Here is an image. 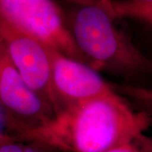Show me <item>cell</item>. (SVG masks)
I'll return each mask as SVG.
<instances>
[{
    "instance_id": "6da1fadb",
    "label": "cell",
    "mask_w": 152,
    "mask_h": 152,
    "mask_svg": "<svg viewBox=\"0 0 152 152\" xmlns=\"http://www.w3.org/2000/svg\"><path fill=\"white\" fill-rule=\"evenodd\" d=\"M151 124L148 114L134 111L113 91L64 107L43 122L16 133L22 140L63 152H104L140 144Z\"/></svg>"
},
{
    "instance_id": "7a4b0ae2",
    "label": "cell",
    "mask_w": 152,
    "mask_h": 152,
    "mask_svg": "<svg viewBox=\"0 0 152 152\" xmlns=\"http://www.w3.org/2000/svg\"><path fill=\"white\" fill-rule=\"evenodd\" d=\"M70 28L87 64L99 73L135 75L152 71L151 61L118 28L99 1L81 3Z\"/></svg>"
},
{
    "instance_id": "3957f363",
    "label": "cell",
    "mask_w": 152,
    "mask_h": 152,
    "mask_svg": "<svg viewBox=\"0 0 152 152\" xmlns=\"http://www.w3.org/2000/svg\"><path fill=\"white\" fill-rule=\"evenodd\" d=\"M0 18L50 51L87 64L58 4L51 0H0Z\"/></svg>"
},
{
    "instance_id": "277c9868",
    "label": "cell",
    "mask_w": 152,
    "mask_h": 152,
    "mask_svg": "<svg viewBox=\"0 0 152 152\" xmlns=\"http://www.w3.org/2000/svg\"><path fill=\"white\" fill-rule=\"evenodd\" d=\"M0 41L23 80L57 111L51 84L48 49L0 18Z\"/></svg>"
},
{
    "instance_id": "5b68a950",
    "label": "cell",
    "mask_w": 152,
    "mask_h": 152,
    "mask_svg": "<svg viewBox=\"0 0 152 152\" xmlns=\"http://www.w3.org/2000/svg\"><path fill=\"white\" fill-rule=\"evenodd\" d=\"M48 51L51 84L57 111L71 104L102 96L114 91L113 84L107 81L89 64L59 53Z\"/></svg>"
},
{
    "instance_id": "8992f818",
    "label": "cell",
    "mask_w": 152,
    "mask_h": 152,
    "mask_svg": "<svg viewBox=\"0 0 152 152\" xmlns=\"http://www.w3.org/2000/svg\"><path fill=\"white\" fill-rule=\"evenodd\" d=\"M0 108L7 115L8 126L15 132L40 124L54 113L23 80L5 50L0 64Z\"/></svg>"
},
{
    "instance_id": "52a82bcc",
    "label": "cell",
    "mask_w": 152,
    "mask_h": 152,
    "mask_svg": "<svg viewBox=\"0 0 152 152\" xmlns=\"http://www.w3.org/2000/svg\"><path fill=\"white\" fill-rule=\"evenodd\" d=\"M26 147L27 145L13 139L0 145V152H25Z\"/></svg>"
},
{
    "instance_id": "ba28073f",
    "label": "cell",
    "mask_w": 152,
    "mask_h": 152,
    "mask_svg": "<svg viewBox=\"0 0 152 152\" xmlns=\"http://www.w3.org/2000/svg\"><path fill=\"white\" fill-rule=\"evenodd\" d=\"M104 152H143L142 150L139 149V147L136 145V144H129L125 145L119 147H116L113 149L108 150Z\"/></svg>"
},
{
    "instance_id": "9c48e42d",
    "label": "cell",
    "mask_w": 152,
    "mask_h": 152,
    "mask_svg": "<svg viewBox=\"0 0 152 152\" xmlns=\"http://www.w3.org/2000/svg\"><path fill=\"white\" fill-rule=\"evenodd\" d=\"M144 15L146 21L152 24V0H148L144 9Z\"/></svg>"
},
{
    "instance_id": "30bf717a",
    "label": "cell",
    "mask_w": 152,
    "mask_h": 152,
    "mask_svg": "<svg viewBox=\"0 0 152 152\" xmlns=\"http://www.w3.org/2000/svg\"><path fill=\"white\" fill-rule=\"evenodd\" d=\"M140 145H141L143 152H152V138H147L145 136Z\"/></svg>"
},
{
    "instance_id": "8fae6325",
    "label": "cell",
    "mask_w": 152,
    "mask_h": 152,
    "mask_svg": "<svg viewBox=\"0 0 152 152\" xmlns=\"http://www.w3.org/2000/svg\"><path fill=\"white\" fill-rule=\"evenodd\" d=\"M13 140V138H12L11 136L8 135L5 133H1V132H0V145H1L2 144H4V142L9 141V140Z\"/></svg>"
},
{
    "instance_id": "7c38bea8",
    "label": "cell",
    "mask_w": 152,
    "mask_h": 152,
    "mask_svg": "<svg viewBox=\"0 0 152 152\" xmlns=\"http://www.w3.org/2000/svg\"><path fill=\"white\" fill-rule=\"evenodd\" d=\"M25 152H41L40 151H38L37 149H35L33 147L31 146H27L26 149V151Z\"/></svg>"
},
{
    "instance_id": "4fadbf2b",
    "label": "cell",
    "mask_w": 152,
    "mask_h": 152,
    "mask_svg": "<svg viewBox=\"0 0 152 152\" xmlns=\"http://www.w3.org/2000/svg\"><path fill=\"white\" fill-rule=\"evenodd\" d=\"M4 52V48L3 46V43L0 41V64H1V59H2V56H3Z\"/></svg>"
}]
</instances>
